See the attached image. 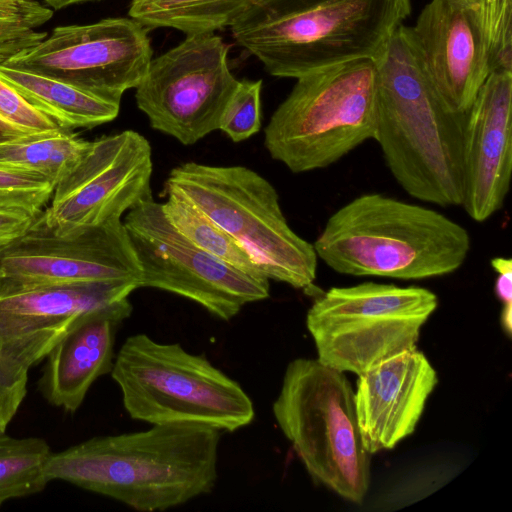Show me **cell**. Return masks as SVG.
Listing matches in <instances>:
<instances>
[{
    "label": "cell",
    "mask_w": 512,
    "mask_h": 512,
    "mask_svg": "<svg viewBox=\"0 0 512 512\" xmlns=\"http://www.w3.org/2000/svg\"><path fill=\"white\" fill-rule=\"evenodd\" d=\"M375 61L374 140L389 171L422 202L461 206L467 112L451 109L437 91L410 26L400 25Z\"/></svg>",
    "instance_id": "cell-1"
},
{
    "label": "cell",
    "mask_w": 512,
    "mask_h": 512,
    "mask_svg": "<svg viewBox=\"0 0 512 512\" xmlns=\"http://www.w3.org/2000/svg\"><path fill=\"white\" fill-rule=\"evenodd\" d=\"M220 437L209 426L156 424L52 452L45 472L139 512L164 511L212 491Z\"/></svg>",
    "instance_id": "cell-2"
},
{
    "label": "cell",
    "mask_w": 512,
    "mask_h": 512,
    "mask_svg": "<svg viewBox=\"0 0 512 512\" xmlns=\"http://www.w3.org/2000/svg\"><path fill=\"white\" fill-rule=\"evenodd\" d=\"M411 10V0H258L230 28L270 75L298 79L376 59Z\"/></svg>",
    "instance_id": "cell-3"
},
{
    "label": "cell",
    "mask_w": 512,
    "mask_h": 512,
    "mask_svg": "<svg viewBox=\"0 0 512 512\" xmlns=\"http://www.w3.org/2000/svg\"><path fill=\"white\" fill-rule=\"evenodd\" d=\"M313 245L318 259L339 274L421 280L457 271L471 238L437 210L367 193L337 209Z\"/></svg>",
    "instance_id": "cell-4"
},
{
    "label": "cell",
    "mask_w": 512,
    "mask_h": 512,
    "mask_svg": "<svg viewBox=\"0 0 512 512\" xmlns=\"http://www.w3.org/2000/svg\"><path fill=\"white\" fill-rule=\"evenodd\" d=\"M112 379L129 416L151 425L190 423L234 432L254 419L251 398L204 355L144 333L129 336L117 352Z\"/></svg>",
    "instance_id": "cell-5"
},
{
    "label": "cell",
    "mask_w": 512,
    "mask_h": 512,
    "mask_svg": "<svg viewBox=\"0 0 512 512\" xmlns=\"http://www.w3.org/2000/svg\"><path fill=\"white\" fill-rule=\"evenodd\" d=\"M377 66L364 58L296 79L264 130L270 156L293 173L326 168L374 139Z\"/></svg>",
    "instance_id": "cell-6"
},
{
    "label": "cell",
    "mask_w": 512,
    "mask_h": 512,
    "mask_svg": "<svg viewBox=\"0 0 512 512\" xmlns=\"http://www.w3.org/2000/svg\"><path fill=\"white\" fill-rule=\"evenodd\" d=\"M232 236L260 265L266 277L295 289L316 279L314 245L288 224L275 187L254 170L186 162L164 184Z\"/></svg>",
    "instance_id": "cell-7"
},
{
    "label": "cell",
    "mask_w": 512,
    "mask_h": 512,
    "mask_svg": "<svg viewBox=\"0 0 512 512\" xmlns=\"http://www.w3.org/2000/svg\"><path fill=\"white\" fill-rule=\"evenodd\" d=\"M272 411L310 477L341 498L362 503L370 486L371 454L362 443L345 373L317 359L292 360Z\"/></svg>",
    "instance_id": "cell-8"
},
{
    "label": "cell",
    "mask_w": 512,
    "mask_h": 512,
    "mask_svg": "<svg viewBox=\"0 0 512 512\" xmlns=\"http://www.w3.org/2000/svg\"><path fill=\"white\" fill-rule=\"evenodd\" d=\"M437 306L436 294L427 288L367 281L320 295L307 312L306 326L320 363L358 376L416 349Z\"/></svg>",
    "instance_id": "cell-9"
},
{
    "label": "cell",
    "mask_w": 512,
    "mask_h": 512,
    "mask_svg": "<svg viewBox=\"0 0 512 512\" xmlns=\"http://www.w3.org/2000/svg\"><path fill=\"white\" fill-rule=\"evenodd\" d=\"M411 33L437 91L466 113L495 71L512 70V0H430Z\"/></svg>",
    "instance_id": "cell-10"
},
{
    "label": "cell",
    "mask_w": 512,
    "mask_h": 512,
    "mask_svg": "<svg viewBox=\"0 0 512 512\" xmlns=\"http://www.w3.org/2000/svg\"><path fill=\"white\" fill-rule=\"evenodd\" d=\"M123 222L141 270L139 288L182 296L224 321L269 297V279L250 276L196 247L152 196L130 209Z\"/></svg>",
    "instance_id": "cell-11"
},
{
    "label": "cell",
    "mask_w": 512,
    "mask_h": 512,
    "mask_svg": "<svg viewBox=\"0 0 512 512\" xmlns=\"http://www.w3.org/2000/svg\"><path fill=\"white\" fill-rule=\"evenodd\" d=\"M229 47L215 33L186 35L152 58L135 88L137 107L150 126L192 145L218 130L239 80L228 63Z\"/></svg>",
    "instance_id": "cell-12"
},
{
    "label": "cell",
    "mask_w": 512,
    "mask_h": 512,
    "mask_svg": "<svg viewBox=\"0 0 512 512\" xmlns=\"http://www.w3.org/2000/svg\"><path fill=\"white\" fill-rule=\"evenodd\" d=\"M148 29L131 17L54 28L4 64L49 76L121 102L136 88L153 58Z\"/></svg>",
    "instance_id": "cell-13"
},
{
    "label": "cell",
    "mask_w": 512,
    "mask_h": 512,
    "mask_svg": "<svg viewBox=\"0 0 512 512\" xmlns=\"http://www.w3.org/2000/svg\"><path fill=\"white\" fill-rule=\"evenodd\" d=\"M152 149L134 130L90 141L43 209L48 226L71 236L122 216L152 196Z\"/></svg>",
    "instance_id": "cell-14"
},
{
    "label": "cell",
    "mask_w": 512,
    "mask_h": 512,
    "mask_svg": "<svg viewBox=\"0 0 512 512\" xmlns=\"http://www.w3.org/2000/svg\"><path fill=\"white\" fill-rule=\"evenodd\" d=\"M137 288L132 280L26 283L0 274V366L28 377L29 369L87 316Z\"/></svg>",
    "instance_id": "cell-15"
},
{
    "label": "cell",
    "mask_w": 512,
    "mask_h": 512,
    "mask_svg": "<svg viewBox=\"0 0 512 512\" xmlns=\"http://www.w3.org/2000/svg\"><path fill=\"white\" fill-rule=\"evenodd\" d=\"M0 274L26 283L132 280L139 286L141 270L122 219L63 237L48 226L42 210L0 251Z\"/></svg>",
    "instance_id": "cell-16"
},
{
    "label": "cell",
    "mask_w": 512,
    "mask_h": 512,
    "mask_svg": "<svg viewBox=\"0 0 512 512\" xmlns=\"http://www.w3.org/2000/svg\"><path fill=\"white\" fill-rule=\"evenodd\" d=\"M463 201L468 216L484 222L502 209L512 174V70L493 72L466 114Z\"/></svg>",
    "instance_id": "cell-17"
},
{
    "label": "cell",
    "mask_w": 512,
    "mask_h": 512,
    "mask_svg": "<svg viewBox=\"0 0 512 512\" xmlns=\"http://www.w3.org/2000/svg\"><path fill=\"white\" fill-rule=\"evenodd\" d=\"M437 383L435 369L417 348L358 375L354 402L366 451L393 449L411 435Z\"/></svg>",
    "instance_id": "cell-18"
},
{
    "label": "cell",
    "mask_w": 512,
    "mask_h": 512,
    "mask_svg": "<svg viewBox=\"0 0 512 512\" xmlns=\"http://www.w3.org/2000/svg\"><path fill=\"white\" fill-rule=\"evenodd\" d=\"M132 310L128 298L101 308L51 349L38 383L41 394L51 405L75 412L92 384L111 372L117 331Z\"/></svg>",
    "instance_id": "cell-19"
},
{
    "label": "cell",
    "mask_w": 512,
    "mask_h": 512,
    "mask_svg": "<svg viewBox=\"0 0 512 512\" xmlns=\"http://www.w3.org/2000/svg\"><path fill=\"white\" fill-rule=\"evenodd\" d=\"M0 79L63 130L93 128L119 114L120 102L49 76L1 63Z\"/></svg>",
    "instance_id": "cell-20"
},
{
    "label": "cell",
    "mask_w": 512,
    "mask_h": 512,
    "mask_svg": "<svg viewBox=\"0 0 512 512\" xmlns=\"http://www.w3.org/2000/svg\"><path fill=\"white\" fill-rule=\"evenodd\" d=\"M258 0H131L128 15L149 29L173 28L186 35L215 33Z\"/></svg>",
    "instance_id": "cell-21"
},
{
    "label": "cell",
    "mask_w": 512,
    "mask_h": 512,
    "mask_svg": "<svg viewBox=\"0 0 512 512\" xmlns=\"http://www.w3.org/2000/svg\"><path fill=\"white\" fill-rule=\"evenodd\" d=\"M90 141L70 130L0 141V168L41 174L55 185L86 152Z\"/></svg>",
    "instance_id": "cell-22"
},
{
    "label": "cell",
    "mask_w": 512,
    "mask_h": 512,
    "mask_svg": "<svg viewBox=\"0 0 512 512\" xmlns=\"http://www.w3.org/2000/svg\"><path fill=\"white\" fill-rule=\"evenodd\" d=\"M166 196L161 205L167 220L191 243L250 276L268 279L250 253L226 231L181 196Z\"/></svg>",
    "instance_id": "cell-23"
},
{
    "label": "cell",
    "mask_w": 512,
    "mask_h": 512,
    "mask_svg": "<svg viewBox=\"0 0 512 512\" xmlns=\"http://www.w3.org/2000/svg\"><path fill=\"white\" fill-rule=\"evenodd\" d=\"M52 451L38 437L16 438L0 432V507L8 500L41 492Z\"/></svg>",
    "instance_id": "cell-24"
},
{
    "label": "cell",
    "mask_w": 512,
    "mask_h": 512,
    "mask_svg": "<svg viewBox=\"0 0 512 512\" xmlns=\"http://www.w3.org/2000/svg\"><path fill=\"white\" fill-rule=\"evenodd\" d=\"M53 10L38 0H0V64L47 37Z\"/></svg>",
    "instance_id": "cell-25"
},
{
    "label": "cell",
    "mask_w": 512,
    "mask_h": 512,
    "mask_svg": "<svg viewBox=\"0 0 512 512\" xmlns=\"http://www.w3.org/2000/svg\"><path fill=\"white\" fill-rule=\"evenodd\" d=\"M261 90L262 80H239L218 127L231 141L238 143L259 132L262 124Z\"/></svg>",
    "instance_id": "cell-26"
},
{
    "label": "cell",
    "mask_w": 512,
    "mask_h": 512,
    "mask_svg": "<svg viewBox=\"0 0 512 512\" xmlns=\"http://www.w3.org/2000/svg\"><path fill=\"white\" fill-rule=\"evenodd\" d=\"M54 188L41 174L0 168V209L36 215L50 201Z\"/></svg>",
    "instance_id": "cell-27"
},
{
    "label": "cell",
    "mask_w": 512,
    "mask_h": 512,
    "mask_svg": "<svg viewBox=\"0 0 512 512\" xmlns=\"http://www.w3.org/2000/svg\"><path fill=\"white\" fill-rule=\"evenodd\" d=\"M0 119L28 134L49 133L61 129L2 79H0Z\"/></svg>",
    "instance_id": "cell-28"
},
{
    "label": "cell",
    "mask_w": 512,
    "mask_h": 512,
    "mask_svg": "<svg viewBox=\"0 0 512 512\" xmlns=\"http://www.w3.org/2000/svg\"><path fill=\"white\" fill-rule=\"evenodd\" d=\"M28 377L8 373L0 366V432H5L27 393Z\"/></svg>",
    "instance_id": "cell-29"
},
{
    "label": "cell",
    "mask_w": 512,
    "mask_h": 512,
    "mask_svg": "<svg viewBox=\"0 0 512 512\" xmlns=\"http://www.w3.org/2000/svg\"><path fill=\"white\" fill-rule=\"evenodd\" d=\"M491 267L497 274L495 294L502 303L501 324L508 336L512 329V260L506 257H494Z\"/></svg>",
    "instance_id": "cell-30"
},
{
    "label": "cell",
    "mask_w": 512,
    "mask_h": 512,
    "mask_svg": "<svg viewBox=\"0 0 512 512\" xmlns=\"http://www.w3.org/2000/svg\"><path fill=\"white\" fill-rule=\"evenodd\" d=\"M36 215L0 209V251L21 237L31 226Z\"/></svg>",
    "instance_id": "cell-31"
},
{
    "label": "cell",
    "mask_w": 512,
    "mask_h": 512,
    "mask_svg": "<svg viewBox=\"0 0 512 512\" xmlns=\"http://www.w3.org/2000/svg\"><path fill=\"white\" fill-rule=\"evenodd\" d=\"M43 4L52 10H61L71 5L82 4L86 2H94L100 0H41Z\"/></svg>",
    "instance_id": "cell-32"
}]
</instances>
